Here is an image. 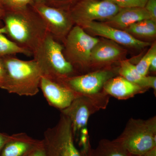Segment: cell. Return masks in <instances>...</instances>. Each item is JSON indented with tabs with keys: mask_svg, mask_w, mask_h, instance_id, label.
Segmentation results:
<instances>
[{
	"mask_svg": "<svg viewBox=\"0 0 156 156\" xmlns=\"http://www.w3.org/2000/svg\"><path fill=\"white\" fill-rule=\"evenodd\" d=\"M5 11L0 7V28L4 26L3 24V19L5 15Z\"/></svg>",
	"mask_w": 156,
	"mask_h": 156,
	"instance_id": "obj_32",
	"label": "cell"
},
{
	"mask_svg": "<svg viewBox=\"0 0 156 156\" xmlns=\"http://www.w3.org/2000/svg\"><path fill=\"white\" fill-rule=\"evenodd\" d=\"M26 155H24V156H26Z\"/></svg>",
	"mask_w": 156,
	"mask_h": 156,
	"instance_id": "obj_34",
	"label": "cell"
},
{
	"mask_svg": "<svg viewBox=\"0 0 156 156\" xmlns=\"http://www.w3.org/2000/svg\"><path fill=\"white\" fill-rule=\"evenodd\" d=\"M42 140L34 139L26 133L10 135L0 153V156H24L40 145Z\"/></svg>",
	"mask_w": 156,
	"mask_h": 156,
	"instance_id": "obj_15",
	"label": "cell"
},
{
	"mask_svg": "<svg viewBox=\"0 0 156 156\" xmlns=\"http://www.w3.org/2000/svg\"><path fill=\"white\" fill-rule=\"evenodd\" d=\"M6 77V70L2 58L0 56V89H2Z\"/></svg>",
	"mask_w": 156,
	"mask_h": 156,
	"instance_id": "obj_27",
	"label": "cell"
},
{
	"mask_svg": "<svg viewBox=\"0 0 156 156\" xmlns=\"http://www.w3.org/2000/svg\"><path fill=\"white\" fill-rule=\"evenodd\" d=\"M155 56H156V44L152 45L139 62L135 65L137 71L141 76H147L151 62Z\"/></svg>",
	"mask_w": 156,
	"mask_h": 156,
	"instance_id": "obj_21",
	"label": "cell"
},
{
	"mask_svg": "<svg viewBox=\"0 0 156 156\" xmlns=\"http://www.w3.org/2000/svg\"><path fill=\"white\" fill-rule=\"evenodd\" d=\"M30 6L41 18L48 32L56 40L64 41L74 24L68 10L46 3L33 2Z\"/></svg>",
	"mask_w": 156,
	"mask_h": 156,
	"instance_id": "obj_9",
	"label": "cell"
},
{
	"mask_svg": "<svg viewBox=\"0 0 156 156\" xmlns=\"http://www.w3.org/2000/svg\"><path fill=\"white\" fill-rule=\"evenodd\" d=\"M99 41V39L87 33L81 27L76 25L65 39V57L75 69L76 67L88 66L90 65L92 49Z\"/></svg>",
	"mask_w": 156,
	"mask_h": 156,
	"instance_id": "obj_7",
	"label": "cell"
},
{
	"mask_svg": "<svg viewBox=\"0 0 156 156\" xmlns=\"http://www.w3.org/2000/svg\"><path fill=\"white\" fill-rule=\"evenodd\" d=\"M147 87L148 89L150 88L153 89L154 91L156 90V77L154 76H147Z\"/></svg>",
	"mask_w": 156,
	"mask_h": 156,
	"instance_id": "obj_28",
	"label": "cell"
},
{
	"mask_svg": "<svg viewBox=\"0 0 156 156\" xmlns=\"http://www.w3.org/2000/svg\"><path fill=\"white\" fill-rule=\"evenodd\" d=\"M40 89L49 105L60 111L66 108L79 94L62 84L42 76Z\"/></svg>",
	"mask_w": 156,
	"mask_h": 156,
	"instance_id": "obj_12",
	"label": "cell"
},
{
	"mask_svg": "<svg viewBox=\"0 0 156 156\" xmlns=\"http://www.w3.org/2000/svg\"><path fill=\"white\" fill-rule=\"evenodd\" d=\"M115 5L120 8L144 7L147 0H102Z\"/></svg>",
	"mask_w": 156,
	"mask_h": 156,
	"instance_id": "obj_23",
	"label": "cell"
},
{
	"mask_svg": "<svg viewBox=\"0 0 156 156\" xmlns=\"http://www.w3.org/2000/svg\"><path fill=\"white\" fill-rule=\"evenodd\" d=\"M77 0H48L49 5L68 10Z\"/></svg>",
	"mask_w": 156,
	"mask_h": 156,
	"instance_id": "obj_24",
	"label": "cell"
},
{
	"mask_svg": "<svg viewBox=\"0 0 156 156\" xmlns=\"http://www.w3.org/2000/svg\"><path fill=\"white\" fill-rule=\"evenodd\" d=\"M48 0H34L33 2L35 3H47Z\"/></svg>",
	"mask_w": 156,
	"mask_h": 156,
	"instance_id": "obj_33",
	"label": "cell"
},
{
	"mask_svg": "<svg viewBox=\"0 0 156 156\" xmlns=\"http://www.w3.org/2000/svg\"><path fill=\"white\" fill-rule=\"evenodd\" d=\"M26 156H47L43 140L40 145L30 152Z\"/></svg>",
	"mask_w": 156,
	"mask_h": 156,
	"instance_id": "obj_26",
	"label": "cell"
},
{
	"mask_svg": "<svg viewBox=\"0 0 156 156\" xmlns=\"http://www.w3.org/2000/svg\"><path fill=\"white\" fill-rule=\"evenodd\" d=\"M88 156H133L114 140L103 139L99 141L95 148H91Z\"/></svg>",
	"mask_w": 156,
	"mask_h": 156,
	"instance_id": "obj_17",
	"label": "cell"
},
{
	"mask_svg": "<svg viewBox=\"0 0 156 156\" xmlns=\"http://www.w3.org/2000/svg\"><path fill=\"white\" fill-rule=\"evenodd\" d=\"M118 69L98 70L86 74L66 78L59 83L79 95H94L101 92L106 82L119 74Z\"/></svg>",
	"mask_w": 156,
	"mask_h": 156,
	"instance_id": "obj_10",
	"label": "cell"
},
{
	"mask_svg": "<svg viewBox=\"0 0 156 156\" xmlns=\"http://www.w3.org/2000/svg\"><path fill=\"white\" fill-rule=\"evenodd\" d=\"M147 89L133 83L121 76H116L105 84L103 91L120 100H126L137 94L144 93Z\"/></svg>",
	"mask_w": 156,
	"mask_h": 156,
	"instance_id": "obj_14",
	"label": "cell"
},
{
	"mask_svg": "<svg viewBox=\"0 0 156 156\" xmlns=\"http://www.w3.org/2000/svg\"><path fill=\"white\" fill-rule=\"evenodd\" d=\"M124 30L134 37H153L156 36V21L151 19L143 20L132 24Z\"/></svg>",
	"mask_w": 156,
	"mask_h": 156,
	"instance_id": "obj_19",
	"label": "cell"
},
{
	"mask_svg": "<svg viewBox=\"0 0 156 156\" xmlns=\"http://www.w3.org/2000/svg\"><path fill=\"white\" fill-rule=\"evenodd\" d=\"M141 156H156V147L147 151Z\"/></svg>",
	"mask_w": 156,
	"mask_h": 156,
	"instance_id": "obj_31",
	"label": "cell"
},
{
	"mask_svg": "<svg viewBox=\"0 0 156 156\" xmlns=\"http://www.w3.org/2000/svg\"><path fill=\"white\" fill-rule=\"evenodd\" d=\"M2 58L6 70L5 80L2 89L20 96L36 95L42 75L35 60H23L14 56Z\"/></svg>",
	"mask_w": 156,
	"mask_h": 156,
	"instance_id": "obj_2",
	"label": "cell"
},
{
	"mask_svg": "<svg viewBox=\"0 0 156 156\" xmlns=\"http://www.w3.org/2000/svg\"><path fill=\"white\" fill-rule=\"evenodd\" d=\"M43 141L47 156H82L75 145L70 121L62 113L56 126L45 131Z\"/></svg>",
	"mask_w": 156,
	"mask_h": 156,
	"instance_id": "obj_6",
	"label": "cell"
},
{
	"mask_svg": "<svg viewBox=\"0 0 156 156\" xmlns=\"http://www.w3.org/2000/svg\"><path fill=\"white\" fill-rule=\"evenodd\" d=\"M63 50V46L48 33L33 54L42 76L59 83L66 78L78 75L65 57Z\"/></svg>",
	"mask_w": 156,
	"mask_h": 156,
	"instance_id": "obj_3",
	"label": "cell"
},
{
	"mask_svg": "<svg viewBox=\"0 0 156 156\" xmlns=\"http://www.w3.org/2000/svg\"><path fill=\"white\" fill-rule=\"evenodd\" d=\"M114 140L132 156H142L156 147V116L147 120L131 118Z\"/></svg>",
	"mask_w": 156,
	"mask_h": 156,
	"instance_id": "obj_4",
	"label": "cell"
},
{
	"mask_svg": "<svg viewBox=\"0 0 156 156\" xmlns=\"http://www.w3.org/2000/svg\"><path fill=\"white\" fill-rule=\"evenodd\" d=\"M10 135L0 132V153L6 143L9 140Z\"/></svg>",
	"mask_w": 156,
	"mask_h": 156,
	"instance_id": "obj_29",
	"label": "cell"
},
{
	"mask_svg": "<svg viewBox=\"0 0 156 156\" xmlns=\"http://www.w3.org/2000/svg\"><path fill=\"white\" fill-rule=\"evenodd\" d=\"M34 0H0V7L5 11H13L25 9Z\"/></svg>",
	"mask_w": 156,
	"mask_h": 156,
	"instance_id": "obj_22",
	"label": "cell"
},
{
	"mask_svg": "<svg viewBox=\"0 0 156 156\" xmlns=\"http://www.w3.org/2000/svg\"><path fill=\"white\" fill-rule=\"evenodd\" d=\"M151 19L156 21V0H147L144 7Z\"/></svg>",
	"mask_w": 156,
	"mask_h": 156,
	"instance_id": "obj_25",
	"label": "cell"
},
{
	"mask_svg": "<svg viewBox=\"0 0 156 156\" xmlns=\"http://www.w3.org/2000/svg\"><path fill=\"white\" fill-rule=\"evenodd\" d=\"M118 73L128 81L136 84L144 89L147 88V76H141L137 71L136 66L127 60L120 61Z\"/></svg>",
	"mask_w": 156,
	"mask_h": 156,
	"instance_id": "obj_18",
	"label": "cell"
},
{
	"mask_svg": "<svg viewBox=\"0 0 156 156\" xmlns=\"http://www.w3.org/2000/svg\"><path fill=\"white\" fill-rule=\"evenodd\" d=\"M151 19L144 7L121 8L116 14L103 22L112 27L124 30L135 23Z\"/></svg>",
	"mask_w": 156,
	"mask_h": 156,
	"instance_id": "obj_16",
	"label": "cell"
},
{
	"mask_svg": "<svg viewBox=\"0 0 156 156\" xmlns=\"http://www.w3.org/2000/svg\"><path fill=\"white\" fill-rule=\"evenodd\" d=\"M78 26L95 35L105 38L128 48L143 49L151 44L134 37L126 31L112 27L103 22H83Z\"/></svg>",
	"mask_w": 156,
	"mask_h": 156,
	"instance_id": "obj_11",
	"label": "cell"
},
{
	"mask_svg": "<svg viewBox=\"0 0 156 156\" xmlns=\"http://www.w3.org/2000/svg\"></svg>",
	"mask_w": 156,
	"mask_h": 156,
	"instance_id": "obj_35",
	"label": "cell"
},
{
	"mask_svg": "<svg viewBox=\"0 0 156 156\" xmlns=\"http://www.w3.org/2000/svg\"><path fill=\"white\" fill-rule=\"evenodd\" d=\"M121 8L102 0H77L68 9L76 25L83 22L104 21L118 13Z\"/></svg>",
	"mask_w": 156,
	"mask_h": 156,
	"instance_id": "obj_8",
	"label": "cell"
},
{
	"mask_svg": "<svg viewBox=\"0 0 156 156\" xmlns=\"http://www.w3.org/2000/svg\"><path fill=\"white\" fill-rule=\"evenodd\" d=\"M17 54H22L28 56H33V53L30 51L21 48L6 37L0 28V56H14Z\"/></svg>",
	"mask_w": 156,
	"mask_h": 156,
	"instance_id": "obj_20",
	"label": "cell"
},
{
	"mask_svg": "<svg viewBox=\"0 0 156 156\" xmlns=\"http://www.w3.org/2000/svg\"><path fill=\"white\" fill-rule=\"evenodd\" d=\"M109 95L104 92L94 95H80L70 105L60 112L69 119L74 140L82 136H89L87 126L90 116L101 109L106 108Z\"/></svg>",
	"mask_w": 156,
	"mask_h": 156,
	"instance_id": "obj_5",
	"label": "cell"
},
{
	"mask_svg": "<svg viewBox=\"0 0 156 156\" xmlns=\"http://www.w3.org/2000/svg\"><path fill=\"white\" fill-rule=\"evenodd\" d=\"M149 71H150L152 72H155L156 71V56H155L152 60Z\"/></svg>",
	"mask_w": 156,
	"mask_h": 156,
	"instance_id": "obj_30",
	"label": "cell"
},
{
	"mask_svg": "<svg viewBox=\"0 0 156 156\" xmlns=\"http://www.w3.org/2000/svg\"><path fill=\"white\" fill-rule=\"evenodd\" d=\"M126 51L115 42L110 40H99L91 52L90 65H103L123 60Z\"/></svg>",
	"mask_w": 156,
	"mask_h": 156,
	"instance_id": "obj_13",
	"label": "cell"
},
{
	"mask_svg": "<svg viewBox=\"0 0 156 156\" xmlns=\"http://www.w3.org/2000/svg\"><path fill=\"white\" fill-rule=\"evenodd\" d=\"M3 22L2 32L33 54L49 33L41 18L30 6L17 11H5Z\"/></svg>",
	"mask_w": 156,
	"mask_h": 156,
	"instance_id": "obj_1",
	"label": "cell"
}]
</instances>
